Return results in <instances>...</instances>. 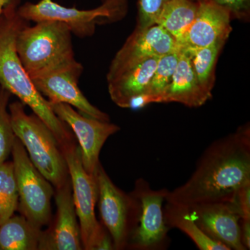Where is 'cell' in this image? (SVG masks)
Returning a JSON list of instances; mask_svg holds the SVG:
<instances>
[{
    "instance_id": "obj_21",
    "label": "cell",
    "mask_w": 250,
    "mask_h": 250,
    "mask_svg": "<svg viewBox=\"0 0 250 250\" xmlns=\"http://www.w3.org/2000/svg\"><path fill=\"white\" fill-rule=\"evenodd\" d=\"M225 42L226 41H218L202 48L182 49L188 54L192 68L200 85L211 95L215 84V65Z\"/></svg>"
},
{
    "instance_id": "obj_22",
    "label": "cell",
    "mask_w": 250,
    "mask_h": 250,
    "mask_svg": "<svg viewBox=\"0 0 250 250\" xmlns=\"http://www.w3.org/2000/svg\"><path fill=\"white\" fill-rule=\"evenodd\" d=\"M179 50L159 58L157 65L143 95L149 99L150 103H163V97L168 88L177 67Z\"/></svg>"
},
{
    "instance_id": "obj_2",
    "label": "cell",
    "mask_w": 250,
    "mask_h": 250,
    "mask_svg": "<svg viewBox=\"0 0 250 250\" xmlns=\"http://www.w3.org/2000/svg\"><path fill=\"white\" fill-rule=\"evenodd\" d=\"M20 2L8 0L0 16V85L29 106L62 146L72 141L71 133L54 113L48 100L36 89L16 52V37L28 22L18 14Z\"/></svg>"
},
{
    "instance_id": "obj_4",
    "label": "cell",
    "mask_w": 250,
    "mask_h": 250,
    "mask_svg": "<svg viewBox=\"0 0 250 250\" xmlns=\"http://www.w3.org/2000/svg\"><path fill=\"white\" fill-rule=\"evenodd\" d=\"M72 32L56 21L25 25L18 32L16 52L29 77L75 59Z\"/></svg>"
},
{
    "instance_id": "obj_16",
    "label": "cell",
    "mask_w": 250,
    "mask_h": 250,
    "mask_svg": "<svg viewBox=\"0 0 250 250\" xmlns=\"http://www.w3.org/2000/svg\"><path fill=\"white\" fill-rule=\"evenodd\" d=\"M159 58L152 57L107 75L108 93L112 101L121 108H129L134 99L147 89Z\"/></svg>"
},
{
    "instance_id": "obj_14",
    "label": "cell",
    "mask_w": 250,
    "mask_h": 250,
    "mask_svg": "<svg viewBox=\"0 0 250 250\" xmlns=\"http://www.w3.org/2000/svg\"><path fill=\"white\" fill-rule=\"evenodd\" d=\"M231 18L228 9L211 0H200L196 17L178 42L179 48H202L216 41H227L232 31Z\"/></svg>"
},
{
    "instance_id": "obj_25",
    "label": "cell",
    "mask_w": 250,
    "mask_h": 250,
    "mask_svg": "<svg viewBox=\"0 0 250 250\" xmlns=\"http://www.w3.org/2000/svg\"><path fill=\"white\" fill-rule=\"evenodd\" d=\"M170 0H139L138 29H145L156 24L164 5Z\"/></svg>"
},
{
    "instance_id": "obj_3",
    "label": "cell",
    "mask_w": 250,
    "mask_h": 250,
    "mask_svg": "<svg viewBox=\"0 0 250 250\" xmlns=\"http://www.w3.org/2000/svg\"><path fill=\"white\" fill-rule=\"evenodd\" d=\"M9 108L14 134L31 162L54 187H62L68 180V170L62 147L53 133L35 114L28 115L21 101L11 103Z\"/></svg>"
},
{
    "instance_id": "obj_13",
    "label": "cell",
    "mask_w": 250,
    "mask_h": 250,
    "mask_svg": "<svg viewBox=\"0 0 250 250\" xmlns=\"http://www.w3.org/2000/svg\"><path fill=\"white\" fill-rule=\"evenodd\" d=\"M186 209L212 240L230 250H246L241 240V217L231 200L200 204Z\"/></svg>"
},
{
    "instance_id": "obj_26",
    "label": "cell",
    "mask_w": 250,
    "mask_h": 250,
    "mask_svg": "<svg viewBox=\"0 0 250 250\" xmlns=\"http://www.w3.org/2000/svg\"><path fill=\"white\" fill-rule=\"evenodd\" d=\"M215 4L228 9L231 18L248 21L250 16V0H211Z\"/></svg>"
},
{
    "instance_id": "obj_20",
    "label": "cell",
    "mask_w": 250,
    "mask_h": 250,
    "mask_svg": "<svg viewBox=\"0 0 250 250\" xmlns=\"http://www.w3.org/2000/svg\"><path fill=\"white\" fill-rule=\"evenodd\" d=\"M164 218L169 228H177L185 233L201 250H230L228 247L213 241L197 225L182 207L166 202L164 207Z\"/></svg>"
},
{
    "instance_id": "obj_15",
    "label": "cell",
    "mask_w": 250,
    "mask_h": 250,
    "mask_svg": "<svg viewBox=\"0 0 250 250\" xmlns=\"http://www.w3.org/2000/svg\"><path fill=\"white\" fill-rule=\"evenodd\" d=\"M57 218L51 231L41 234L39 250H82L80 225L72 197L71 182L57 188Z\"/></svg>"
},
{
    "instance_id": "obj_28",
    "label": "cell",
    "mask_w": 250,
    "mask_h": 250,
    "mask_svg": "<svg viewBox=\"0 0 250 250\" xmlns=\"http://www.w3.org/2000/svg\"><path fill=\"white\" fill-rule=\"evenodd\" d=\"M241 240L246 250L250 249V220H241L240 221Z\"/></svg>"
},
{
    "instance_id": "obj_27",
    "label": "cell",
    "mask_w": 250,
    "mask_h": 250,
    "mask_svg": "<svg viewBox=\"0 0 250 250\" xmlns=\"http://www.w3.org/2000/svg\"><path fill=\"white\" fill-rule=\"evenodd\" d=\"M231 201L236 207L241 220H250V181L237 190Z\"/></svg>"
},
{
    "instance_id": "obj_5",
    "label": "cell",
    "mask_w": 250,
    "mask_h": 250,
    "mask_svg": "<svg viewBox=\"0 0 250 250\" xmlns=\"http://www.w3.org/2000/svg\"><path fill=\"white\" fill-rule=\"evenodd\" d=\"M73 190L74 205L80 220L82 246L86 250H113L111 237L95 216L98 200L96 175L88 174L82 164L80 147L69 142L62 146Z\"/></svg>"
},
{
    "instance_id": "obj_31",
    "label": "cell",
    "mask_w": 250,
    "mask_h": 250,
    "mask_svg": "<svg viewBox=\"0 0 250 250\" xmlns=\"http://www.w3.org/2000/svg\"><path fill=\"white\" fill-rule=\"evenodd\" d=\"M198 1H200V0H198Z\"/></svg>"
},
{
    "instance_id": "obj_7",
    "label": "cell",
    "mask_w": 250,
    "mask_h": 250,
    "mask_svg": "<svg viewBox=\"0 0 250 250\" xmlns=\"http://www.w3.org/2000/svg\"><path fill=\"white\" fill-rule=\"evenodd\" d=\"M13 164L19 195L20 210L33 225L41 228L51 218L50 182L37 170L22 143L16 138L13 146Z\"/></svg>"
},
{
    "instance_id": "obj_8",
    "label": "cell",
    "mask_w": 250,
    "mask_h": 250,
    "mask_svg": "<svg viewBox=\"0 0 250 250\" xmlns=\"http://www.w3.org/2000/svg\"><path fill=\"white\" fill-rule=\"evenodd\" d=\"M169 190H154L147 181L136 180L131 192L139 202L136 228L128 242L127 248L137 250H162L168 244L169 228L164 218V202Z\"/></svg>"
},
{
    "instance_id": "obj_18",
    "label": "cell",
    "mask_w": 250,
    "mask_h": 250,
    "mask_svg": "<svg viewBox=\"0 0 250 250\" xmlns=\"http://www.w3.org/2000/svg\"><path fill=\"white\" fill-rule=\"evenodd\" d=\"M41 234L25 217L13 215L0 225V250H39Z\"/></svg>"
},
{
    "instance_id": "obj_24",
    "label": "cell",
    "mask_w": 250,
    "mask_h": 250,
    "mask_svg": "<svg viewBox=\"0 0 250 250\" xmlns=\"http://www.w3.org/2000/svg\"><path fill=\"white\" fill-rule=\"evenodd\" d=\"M11 95L7 90L0 86V164L9 157L16 139L11 116L7 110Z\"/></svg>"
},
{
    "instance_id": "obj_30",
    "label": "cell",
    "mask_w": 250,
    "mask_h": 250,
    "mask_svg": "<svg viewBox=\"0 0 250 250\" xmlns=\"http://www.w3.org/2000/svg\"><path fill=\"white\" fill-rule=\"evenodd\" d=\"M102 2H104L105 1H106V0H101Z\"/></svg>"
},
{
    "instance_id": "obj_12",
    "label": "cell",
    "mask_w": 250,
    "mask_h": 250,
    "mask_svg": "<svg viewBox=\"0 0 250 250\" xmlns=\"http://www.w3.org/2000/svg\"><path fill=\"white\" fill-rule=\"evenodd\" d=\"M179 50L177 40L159 24L136 28L112 61L107 75L148 58H160Z\"/></svg>"
},
{
    "instance_id": "obj_29",
    "label": "cell",
    "mask_w": 250,
    "mask_h": 250,
    "mask_svg": "<svg viewBox=\"0 0 250 250\" xmlns=\"http://www.w3.org/2000/svg\"><path fill=\"white\" fill-rule=\"evenodd\" d=\"M8 0H0V16H1V11L4 9L5 5L7 3Z\"/></svg>"
},
{
    "instance_id": "obj_10",
    "label": "cell",
    "mask_w": 250,
    "mask_h": 250,
    "mask_svg": "<svg viewBox=\"0 0 250 250\" xmlns=\"http://www.w3.org/2000/svg\"><path fill=\"white\" fill-rule=\"evenodd\" d=\"M83 67L76 59L29 77L38 91L50 103H65L80 113L100 121L110 122L109 116L87 100L78 86Z\"/></svg>"
},
{
    "instance_id": "obj_19",
    "label": "cell",
    "mask_w": 250,
    "mask_h": 250,
    "mask_svg": "<svg viewBox=\"0 0 250 250\" xmlns=\"http://www.w3.org/2000/svg\"><path fill=\"white\" fill-rule=\"evenodd\" d=\"M198 0H170L161 10L156 24L165 29L177 42L196 17Z\"/></svg>"
},
{
    "instance_id": "obj_1",
    "label": "cell",
    "mask_w": 250,
    "mask_h": 250,
    "mask_svg": "<svg viewBox=\"0 0 250 250\" xmlns=\"http://www.w3.org/2000/svg\"><path fill=\"white\" fill-rule=\"evenodd\" d=\"M250 181V128L211 143L201 156L190 178L172 191L166 202L184 208L209 202L229 201Z\"/></svg>"
},
{
    "instance_id": "obj_11",
    "label": "cell",
    "mask_w": 250,
    "mask_h": 250,
    "mask_svg": "<svg viewBox=\"0 0 250 250\" xmlns=\"http://www.w3.org/2000/svg\"><path fill=\"white\" fill-rule=\"evenodd\" d=\"M61 121L71 128L79 143L82 164L88 174L96 173L100 151L106 140L120 131L118 125L85 116L65 103H50Z\"/></svg>"
},
{
    "instance_id": "obj_6",
    "label": "cell",
    "mask_w": 250,
    "mask_h": 250,
    "mask_svg": "<svg viewBox=\"0 0 250 250\" xmlns=\"http://www.w3.org/2000/svg\"><path fill=\"white\" fill-rule=\"evenodd\" d=\"M127 0H106L101 6L90 10L66 7L53 0H41L19 6L18 12L25 21L34 22L56 21L64 23L77 37L93 36L98 24L115 22L126 14Z\"/></svg>"
},
{
    "instance_id": "obj_23",
    "label": "cell",
    "mask_w": 250,
    "mask_h": 250,
    "mask_svg": "<svg viewBox=\"0 0 250 250\" xmlns=\"http://www.w3.org/2000/svg\"><path fill=\"white\" fill-rule=\"evenodd\" d=\"M18 190L14 164H0V225L14 215L18 207Z\"/></svg>"
},
{
    "instance_id": "obj_17",
    "label": "cell",
    "mask_w": 250,
    "mask_h": 250,
    "mask_svg": "<svg viewBox=\"0 0 250 250\" xmlns=\"http://www.w3.org/2000/svg\"><path fill=\"white\" fill-rule=\"evenodd\" d=\"M212 95L200 85L187 51L179 49V57L172 80L163 97V103H177L188 107H200Z\"/></svg>"
},
{
    "instance_id": "obj_9",
    "label": "cell",
    "mask_w": 250,
    "mask_h": 250,
    "mask_svg": "<svg viewBox=\"0 0 250 250\" xmlns=\"http://www.w3.org/2000/svg\"><path fill=\"white\" fill-rule=\"evenodd\" d=\"M99 208L105 228L116 250L127 248L130 236L136 228L139 206L136 197L122 191L112 182L99 164L96 173Z\"/></svg>"
}]
</instances>
